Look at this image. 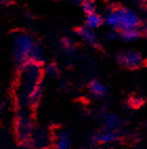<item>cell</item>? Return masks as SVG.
Segmentation results:
<instances>
[{"label":"cell","instance_id":"obj_14","mask_svg":"<svg viewBox=\"0 0 147 149\" xmlns=\"http://www.w3.org/2000/svg\"><path fill=\"white\" fill-rule=\"evenodd\" d=\"M46 74L49 76V77L54 78V77H57L59 74V69H58V66H57L55 63H51L46 67V70H45Z\"/></svg>","mask_w":147,"mask_h":149},{"label":"cell","instance_id":"obj_1","mask_svg":"<svg viewBox=\"0 0 147 149\" xmlns=\"http://www.w3.org/2000/svg\"><path fill=\"white\" fill-rule=\"evenodd\" d=\"M36 41L26 33H18L14 38V58L18 68L22 69L29 64V57Z\"/></svg>","mask_w":147,"mask_h":149},{"label":"cell","instance_id":"obj_2","mask_svg":"<svg viewBox=\"0 0 147 149\" xmlns=\"http://www.w3.org/2000/svg\"><path fill=\"white\" fill-rule=\"evenodd\" d=\"M105 22L117 29H128L138 27L140 19L132 11L125 8H118L107 14Z\"/></svg>","mask_w":147,"mask_h":149},{"label":"cell","instance_id":"obj_4","mask_svg":"<svg viewBox=\"0 0 147 149\" xmlns=\"http://www.w3.org/2000/svg\"><path fill=\"white\" fill-rule=\"evenodd\" d=\"M42 95H43V84H42V81H39L32 88V91H29V96L26 98V104L29 107H36L38 104L40 103Z\"/></svg>","mask_w":147,"mask_h":149},{"label":"cell","instance_id":"obj_11","mask_svg":"<svg viewBox=\"0 0 147 149\" xmlns=\"http://www.w3.org/2000/svg\"><path fill=\"white\" fill-rule=\"evenodd\" d=\"M102 23H103L102 17L96 13L89 14V15H87V17H86V21H85L86 26H88L91 29L99 27Z\"/></svg>","mask_w":147,"mask_h":149},{"label":"cell","instance_id":"obj_13","mask_svg":"<svg viewBox=\"0 0 147 149\" xmlns=\"http://www.w3.org/2000/svg\"><path fill=\"white\" fill-rule=\"evenodd\" d=\"M82 8H83V12H84L86 15L93 14V13H95V11H96V6H95L93 1H83Z\"/></svg>","mask_w":147,"mask_h":149},{"label":"cell","instance_id":"obj_12","mask_svg":"<svg viewBox=\"0 0 147 149\" xmlns=\"http://www.w3.org/2000/svg\"><path fill=\"white\" fill-rule=\"evenodd\" d=\"M61 46L63 48V51L66 55L72 56L76 53V45L74 41L70 38H62L61 40Z\"/></svg>","mask_w":147,"mask_h":149},{"label":"cell","instance_id":"obj_5","mask_svg":"<svg viewBox=\"0 0 147 149\" xmlns=\"http://www.w3.org/2000/svg\"><path fill=\"white\" fill-rule=\"evenodd\" d=\"M76 34L79 36V37L82 39L83 41H85L87 44L91 46H97L99 45V43H98V39H97V36L91 29H89L88 26H80L76 29Z\"/></svg>","mask_w":147,"mask_h":149},{"label":"cell","instance_id":"obj_6","mask_svg":"<svg viewBox=\"0 0 147 149\" xmlns=\"http://www.w3.org/2000/svg\"><path fill=\"white\" fill-rule=\"evenodd\" d=\"M119 139V133L115 130H104L103 132L97 133L93 136V142L95 143L107 144L117 141Z\"/></svg>","mask_w":147,"mask_h":149},{"label":"cell","instance_id":"obj_9","mask_svg":"<svg viewBox=\"0 0 147 149\" xmlns=\"http://www.w3.org/2000/svg\"><path fill=\"white\" fill-rule=\"evenodd\" d=\"M121 36H122V39H123L124 41L131 42V41L138 40V39L141 37V32L138 29V27L123 29L122 33H121Z\"/></svg>","mask_w":147,"mask_h":149},{"label":"cell","instance_id":"obj_7","mask_svg":"<svg viewBox=\"0 0 147 149\" xmlns=\"http://www.w3.org/2000/svg\"><path fill=\"white\" fill-rule=\"evenodd\" d=\"M103 127L104 130H115L118 131L121 128V120L116 115H105L103 117Z\"/></svg>","mask_w":147,"mask_h":149},{"label":"cell","instance_id":"obj_8","mask_svg":"<svg viewBox=\"0 0 147 149\" xmlns=\"http://www.w3.org/2000/svg\"><path fill=\"white\" fill-rule=\"evenodd\" d=\"M88 88H89V91L94 97L96 98H102L106 95V87H105L101 82L96 80H93L89 82V85H88Z\"/></svg>","mask_w":147,"mask_h":149},{"label":"cell","instance_id":"obj_18","mask_svg":"<svg viewBox=\"0 0 147 149\" xmlns=\"http://www.w3.org/2000/svg\"><path fill=\"white\" fill-rule=\"evenodd\" d=\"M80 1H82L83 2V1H94V0H80Z\"/></svg>","mask_w":147,"mask_h":149},{"label":"cell","instance_id":"obj_10","mask_svg":"<svg viewBox=\"0 0 147 149\" xmlns=\"http://www.w3.org/2000/svg\"><path fill=\"white\" fill-rule=\"evenodd\" d=\"M70 145V136L67 132L59 133L56 139V148L67 149Z\"/></svg>","mask_w":147,"mask_h":149},{"label":"cell","instance_id":"obj_17","mask_svg":"<svg viewBox=\"0 0 147 149\" xmlns=\"http://www.w3.org/2000/svg\"><path fill=\"white\" fill-rule=\"evenodd\" d=\"M145 34H146V36H147V23H146V25H145Z\"/></svg>","mask_w":147,"mask_h":149},{"label":"cell","instance_id":"obj_15","mask_svg":"<svg viewBox=\"0 0 147 149\" xmlns=\"http://www.w3.org/2000/svg\"><path fill=\"white\" fill-rule=\"evenodd\" d=\"M129 103H130L131 106L140 107L142 104L144 103V101H143V99L139 98V97H131V98L129 99Z\"/></svg>","mask_w":147,"mask_h":149},{"label":"cell","instance_id":"obj_3","mask_svg":"<svg viewBox=\"0 0 147 149\" xmlns=\"http://www.w3.org/2000/svg\"><path fill=\"white\" fill-rule=\"evenodd\" d=\"M118 62L125 68L138 69L143 65V58L138 52L123 51L118 55Z\"/></svg>","mask_w":147,"mask_h":149},{"label":"cell","instance_id":"obj_19","mask_svg":"<svg viewBox=\"0 0 147 149\" xmlns=\"http://www.w3.org/2000/svg\"><path fill=\"white\" fill-rule=\"evenodd\" d=\"M144 2H145V3H147V0H144Z\"/></svg>","mask_w":147,"mask_h":149},{"label":"cell","instance_id":"obj_16","mask_svg":"<svg viewBox=\"0 0 147 149\" xmlns=\"http://www.w3.org/2000/svg\"><path fill=\"white\" fill-rule=\"evenodd\" d=\"M13 0H0V4H3V6H8L11 4Z\"/></svg>","mask_w":147,"mask_h":149}]
</instances>
